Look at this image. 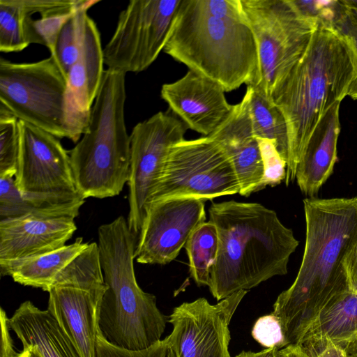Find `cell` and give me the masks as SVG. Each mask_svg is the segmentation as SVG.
<instances>
[{"mask_svg":"<svg viewBox=\"0 0 357 357\" xmlns=\"http://www.w3.org/2000/svg\"><path fill=\"white\" fill-rule=\"evenodd\" d=\"M305 243L296 278L273 305L286 345H298L332 300L351 290L344 261L357 243V195L303 200Z\"/></svg>","mask_w":357,"mask_h":357,"instance_id":"1","label":"cell"},{"mask_svg":"<svg viewBox=\"0 0 357 357\" xmlns=\"http://www.w3.org/2000/svg\"><path fill=\"white\" fill-rule=\"evenodd\" d=\"M163 52L225 92L257 77V45L241 0H181Z\"/></svg>","mask_w":357,"mask_h":357,"instance_id":"2","label":"cell"},{"mask_svg":"<svg viewBox=\"0 0 357 357\" xmlns=\"http://www.w3.org/2000/svg\"><path fill=\"white\" fill-rule=\"evenodd\" d=\"M208 213L219 237L208 285L217 301L287 273L299 242L275 211L259 203L230 200L213 203Z\"/></svg>","mask_w":357,"mask_h":357,"instance_id":"3","label":"cell"},{"mask_svg":"<svg viewBox=\"0 0 357 357\" xmlns=\"http://www.w3.org/2000/svg\"><path fill=\"white\" fill-rule=\"evenodd\" d=\"M357 73V59L347 37L317 22L309 46L272 98L288 132L286 185L322 116L348 95Z\"/></svg>","mask_w":357,"mask_h":357,"instance_id":"4","label":"cell"},{"mask_svg":"<svg viewBox=\"0 0 357 357\" xmlns=\"http://www.w3.org/2000/svg\"><path fill=\"white\" fill-rule=\"evenodd\" d=\"M98 245L107 286L100 305V331L120 348L146 349L161 340L167 320L158 308L155 296L137 284L135 234L120 215L98 227Z\"/></svg>","mask_w":357,"mask_h":357,"instance_id":"5","label":"cell"},{"mask_svg":"<svg viewBox=\"0 0 357 357\" xmlns=\"http://www.w3.org/2000/svg\"><path fill=\"white\" fill-rule=\"evenodd\" d=\"M125 75L109 68L104 71L88 128L69 151L76 187L84 199L116 196L129 180Z\"/></svg>","mask_w":357,"mask_h":357,"instance_id":"6","label":"cell"},{"mask_svg":"<svg viewBox=\"0 0 357 357\" xmlns=\"http://www.w3.org/2000/svg\"><path fill=\"white\" fill-rule=\"evenodd\" d=\"M241 3L258 53L257 77L249 86L272 98L305 53L317 21L301 14L291 0Z\"/></svg>","mask_w":357,"mask_h":357,"instance_id":"7","label":"cell"},{"mask_svg":"<svg viewBox=\"0 0 357 357\" xmlns=\"http://www.w3.org/2000/svg\"><path fill=\"white\" fill-rule=\"evenodd\" d=\"M67 80L50 55L31 63L0 59V108L57 138L69 139Z\"/></svg>","mask_w":357,"mask_h":357,"instance_id":"8","label":"cell"},{"mask_svg":"<svg viewBox=\"0 0 357 357\" xmlns=\"http://www.w3.org/2000/svg\"><path fill=\"white\" fill-rule=\"evenodd\" d=\"M239 192V183L229 158L213 139L204 136L184 139L172 146L151 203L172 197L206 201Z\"/></svg>","mask_w":357,"mask_h":357,"instance_id":"9","label":"cell"},{"mask_svg":"<svg viewBox=\"0 0 357 357\" xmlns=\"http://www.w3.org/2000/svg\"><path fill=\"white\" fill-rule=\"evenodd\" d=\"M181 0H132L118 18L103 49L107 68L127 73L146 70L164 50Z\"/></svg>","mask_w":357,"mask_h":357,"instance_id":"10","label":"cell"},{"mask_svg":"<svg viewBox=\"0 0 357 357\" xmlns=\"http://www.w3.org/2000/svg\"><path fill=\"white\" fill-rule=\"evenodd\" d=\"M188 128L170 109L136 124L130 135L128 223L139 234L170 149L184 139Z\"/></svg>","mask_w":357,"mask_h":357,"instance_id":"11","label":"cell"},{"mask_svg":"<svg viewBox=\"0 0 357 357\" xmlns=\"http://www.w3.org/2000/svg\"><path fill=\"white\" fill-rule=\"evenodd\" d=\"M19 129L20 154L14 178L20 193L47 200L83 197L76 187L69 152L59 138L21 120Z\"/></svg>","mask_w":357,"mask_h":357,"instance_id":"12","label":"cell"},{"mask_svg":"<svg viewBox=\"0 0 357 357\" xmlns=\"http://www.w3.org/2000/svg\"><path fill=\"white\" fill-rule=\"evenodd\" d=\"M248 291L241 290L211 305L205 298L176 307L165 338L174 357H231L229 325Z\"/></svg>","mask_w":357,"mask_h":357,"instance_id":"13","label":"cell"},{"mask_svg":"<svg viewBox=\"0 0 357 357\" xmlns=\"http://www.w3.org/2000/svg\"><path fill=\"white\" fill-rule=\"evenodd\" d=\"M206 219L204 199L172 197L152 202L139 233L135 259L144 264L170 263Z\"/></svg>","mask_w":357,"mask_h":357,"instance_id":"14","label":"cell"},{"mask_svg":"<svg viewBox=\"0 0 357 357\" xmlns=\"http://www.w3.org/2000/svg\"><path fill=\"white\" fill-rule=\"evenodd\" d=\"M225 93L217 82L190 70L176 81L164 84L160 90L169 109L188 128L204 137L211 135L234 107Z\"/></svg>","mask_w":357,"mask_h":357,"instance_id":"15","label":"cell"},{"mask_svg":"<svg viewBox=\"0 0 357 357\" xmlns=\"http://www.w3.org/2000/svg\"><path fill=\"white\" fill-rule=\"evenodd\" d=\"M103 49L99 31L88 15L78 59L67 77V125L69 139L77 143L86 132L92 106L101 85Z\"/></svg>","mask_w":357,"mask_h":357,"instance_id":"16","label":"cell"},{"mask_svg":"<svg viewBox=\"0 0 357 357\" xmlns=\"http://www.w3.org/2000/svg\"><path fill=\"white\" fill-rule=\"evenodd\" d=\"M107 286L89 289L62 285L48 291L47 310L72 341L81 357H97L102 298Z\"/></svg>","mask_w":357,"mask_h":357,"instance_id":"17","label":"cell"},{"mask_svg":"<svg viewBox=\"0 0 357 357\" xmlns=\"http://www.w3.org/2000/svg\"><path fill=\"white\" fill-rule=\"evenodd\" d=\"M74 220L33 215L0 220V264L63 247L77 229Z\"/></svg>","mask_w":357,"mask_h":357,"instance_id":"18","label":"cell"},{"mask_svg":"<svg viewBox=\"0 0 357 357\" xmlns=\"http://www.w3.org/2000/svg\"><path fill=\"white\" fill-rule=\"evenodd\" d=\"M208 137L229 158L239 183V194L248 197L258 192L263 178V163L245 95L240 102L234 105L227 119Z\"/></svg>","mask_w":357,"mask_h":357,"instance_id":"19","label":"cell"},{"mask_svg":"<svg viewBox=\"0 0 357 357\" xmlns=\"http://www.w3.org/2000/svg\"><path fill=\"white\" fill-rule=\"evenodd\" d=\"M340 103L333 105L320 119L297 166V184L309 197L318 193L333 172L340 132Z\"/></svg>","mask_w":357,"mask_h":357,"instance_id":"20","label":"cell"},{"mask_svg":"<svg viewBox=\"0 0 357 357\" xmlns=\"http://www.w3.org/2000/svg\"><path fill=\"white\" fill-rule=\"evenodd\" d=\"M347 355L357 346V294L349 290L329 302L319 313L298 345L310 356L327 344Z\"/></svg>","mask_w":357,"mask_h":357,"instance_id":"21","label":"cell"},{"mask_svg":"<svg viewBox=\"0 0 357 357\" xmlns=\"http://www.w3.org/2000/svg\"><path fill=\"white\" fill-rule=\"evenodd\" d=\"M9 326L23 348L36 347L42 357H81L54 317L30 301L20 304L9 318Z\"/></svg>","mask_w":357,"mask_h":357,"instance_id":"22","label":"cell"},{"mask_svg":"<svg viewBox=\"0 0 357 357\" xmlns=\"http://www.w3.org/2000/svg\"><path fill=\"white\" fill-rule=\"evenodd\" d=\"M82 237L68 245L40 255L0 264L1 276H10L22 285L49 291L57 275L87 246Z\"/></svg>","mask_w":357,"mask_h":357,"instance_id":"23","label":"cell"},{"mask_svg":"<svg viewBox=\"0 0 357 357\" xmlns=\"http://www.w3.org/2000/svg\"><path fill=\"white\" fill-rule=\"evenodd\" d=\"M85 199L47 200L25 197L18 190L14 177L0 178V220L33 215L75 218Z\"/></svg>","mask_w":357,"mask_h":357,"instance_id":"24","label":"cell"},{"mask_svg":"<svg viewBox=\"0 0 357 357\" xmlns=\"http://www.w3.org/2000/svg\"><path fill=\"white\" fill-rule=\"evenodd\" d=\"M245 96L255 136L273 141L279 153L287 162L288 132L282 113L272 98L255 87L248 86Z\"/></svg>","mask_w":357,"mask_h":357,"instance_id":"25","label":"cell"},{"mask_svg":"<svg viewBox=\"0 0 357 357\" xmlns=\"http://www.w3.org/2000/svg\"><path fill=\"white\" fill-rule=\"evenodd\" d=\"M98 0H85L62 25L50 55L67 80L71 67L79 58L88 10Z\"/></svg>","mask_w":357,"mask_h":357,"instance_id":"26","label":"cell"},{"mask_svg":"<svg viewBox=\"0 0 357 357\" xmlns=\"http://www.w3.org/2000/svg\"><path fill=\"white\" fill-rule=\"evenodd\" d=\"M184 248L189 259L192 278L197 285L208 287L219 248L215 225L210 220L201 225L191 234Z\"/></svg>","mask_w":357,"mask_h":357,"instance_id":"27","label":"cell"},{"mask_svg":"<svg viewBox=\"0 0 357 357\" xmlns=\"http://www.w3.org/2000/svg\"><path fill=\"white\" fill-rule=\"evenodd\" d=\"M26 13L20 0H0V51L20 52L28 47Z\"/></svg>","mask_w":357,"mask_h":357,"instance_id":"28","label":"cell"},{"mask_svg":"<svg viewBox=\"0 0 357 357\" xmlns=\"http://www.w3.org/2000/svg\"><path fill=\"white\" fill-rule=\"evenodd\" d=\"M19 154V119L0 108V178L15 177Z\"/></svg>","mask_w":357,"mask_h":357,"instance_id":"29","label":"cell"},{"mask_svg":"<svg viewBox=\"0 0 357 357\" xmlns=\"http://www.w3.org/2000/svg\"><path fill=\"white\" fill-rule=\"evenodd\" d=\"M263 163V178L259 191L274 187L285 180L287 162L279 153L273 141L257 138Z\"/></svg>","mask_w":357,"mask_h":357,"instance_id":"30","label":"cell"},{"mask_svg":"<svg viewBox=\"0 0 357 357\" xmlns=\"http://www.w3.org/2000/svg\"><path fill=\"white\" fill-rule=\"evenodd\" d=\"M298 10L305 17L335 28L341 20L345 6L341 1L291 0Z\"/></svg>","mask_w":357,"mask_h":357,"instance_id":"31","label":"cell"},{"mask_svg":"<svg viewBox=\"0 0 357 357\" xmlns=\"http://www.w3.org/2000/svg\"><path fill=\"white\" fill-rule=\"evenodd\" d=\"M97 357H174L166 338L140 351H130L109 343L101 331L97 338Z\"/></svg>","mask_w":357,"mask_h":357,"instance_id":"32","label":"cell"},{"mask_svg":"<svg viewBox=\"0 0 357 357\" xmlns=\"http://www.w3.org/2000/svg\"><path fill=\"white\" fill-rule=\"evenodd\" d=\"M252 336L266 349L275 347L281 349L287 347L282 325L272 313L262 316L256 321L252 327Z\"/></svg>","mask_w":357,"mask_h":357,"instance_id":"33","label":"cell"},{"mask_svg":"<svg viewBox=\"0 0 357 357\" xmlns=\"http://www.w3.org/2000/svg\"><path fill=\"white\" fill-rule=\"evenodd\" d=\"M1 350L0 357H18L20 353H17L13 347V343L10 335L9 318L6 312L1 309Z\"/></svg>","mask_w":357,"mask_h":357,"instance_id":"34","label":"cell"},{"mask_svg":"<svg viewBox=\"0 0 357 357\" xmlns=\"http://www.w3.org/2000/svg\"><path fill=\"white\" fill-rule=\"evenodd\" d=\"M351 291L357 294V243L344 261Z\"/></svg>","mask_w":357,"mask_h":357,"instance_id":"35","label":"cell"},{"mask_svg":"<svg viewBox=\"0 0 357 357\" xmlns=\"http://www.w3.org/2000/svg\"><path fill=\"white\" fill-rule=\"evenodd\" d=\"M335 29L340 32L344 30L357 32V8L345 6L344 15Z\"/></svg>","mask_w":357,"mask_h":357,"instance_id":"36","label":"cell"},{"mask_svg":"<svg viewBox=\"0 0 357 357\" xmlns=\"http://www.w3.org/2000/svg\"><path fill=\"white\" fill-rule=\"evenodd\" d=\"M340 33L347 37L357 59V32L344 30L340 31ZM347 96H349L353 100H357V73L350 85Z\"/></svg>","mask_w":357,"mask_h":357,"instance_id":"37","label":"cell"},{"mask_svg":"<svg viewBox=\"0 0 357 357\" xmlns=\"http://www.w3.org/2000/svg\"><path fill=\"white\" fill-rule=\"evenodd\" d=\"M308 357H347V354L344 350L329 343L321 350Z\"/></svg>","mask_w":357,"mask_h":357,"instance_id":"38","label":"cell"},{"mask_svg":"<svg viewBox=\"0 0 357 357\" xmlns=\"http://www.w3.org/2000/svg\"><path fill=\"white\" fill-rule=\"evenodd\" d=\"M278 348H268L259 352L242 351L236 357H278Z\"/></svg>","mask_w":357,"mask_h":357,"instance_id":"39","label":"cell"},{"mask_svg":"<svg viewBox=\"0 0 357 357\" xmlns=\"http://www.w3.org/2000/svg\"><path fill=\"white\" fill-rule=\"evenodd\" d=\"M278 357H308L298 345H289L278 351Z\"/></svg>","mask_w":357,"mask_h":357,"instance_id":"40","label":"cell"},{"mask_svg":"<svg viewBox=\"0 0 357 357\" xmlns=\"http://www.w3.org/2000/svg\"><path fill=\"white\" fill-rule=\"evenodd\" d=\"M18 357H42L37 348L33 346L24 347Z\"/></svg>","mask_w":357,"mask_h":357,"instance_id":"41","label":"cell"},{"mask_svg":"<svg viewBox=\"0 0 357 357\" xmlns=\"http://www.w3.org/2000/svg\"><path fill=\"white\" fill-rule=\"evenodd\" d=\"M347 7L357 8V0H340Z\"/></svg>","mask_w":357,"mask_h":357,"instance_id":"42","label":"cell"},{"mask_svg":"<svg viewBox=\"0 0 357 357\" xmlns=\"http://www.w3.org/2000/svg\"><path fill=\"white\" fill-rule=\"evenodd\" d=\"M347 357H357V352L347 355Z\"/></svg>","mask_w":357,"mask_h":357,"instance_id":"43","label":"cell"},{"mask_svg":"<svg viewBox=\"0 0 357 357\" xmlns=\"http://www.w3.org/2000/svg\"><path fill=\"white\" fill-rule=\"evenodd\" d=\"M356 352H357V346H356V349H355V351H354V353H356ZM354 353H353V354H354Z\"/></svg>","mask_w":357,"mask_h":357,"instance_id":"44","label":"cell"}]
</instances>
